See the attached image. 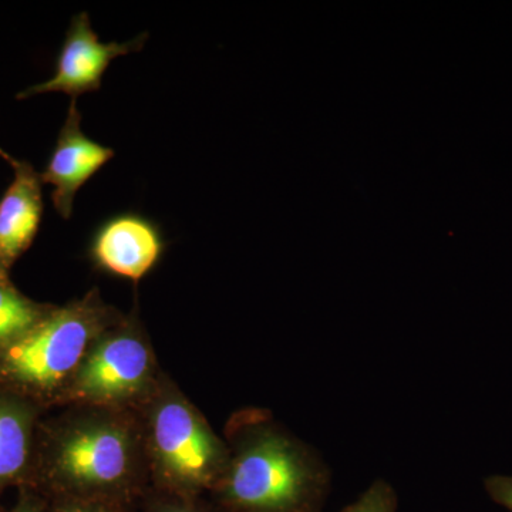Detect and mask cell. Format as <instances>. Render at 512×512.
Returning <instances> with one entry per match:
<instances>
[{
    "label": "cell",
    "instance_id": "cell-1",
    "mask_svg": "<svg viewBox=\"0 0 512 512\" xmlns=\"http://www.w3.org/2000/svg\"><path fill=\"white\" fill-rule=\"evenodd\" d=\"M228 466L211 491L221 512H323L330 471L271 413L241 410L227 424Z\"/></svg>",
    "mask_w": 512,
    "mask_h": 512
},
{
    "label": "cell",
    "instance_id": "cell-2",
    "mask_svg": "<svg viewBox=\"0 0 512 512\" xmlns=\"http://www.w3.org/2000/svg\"><path fill=\"white\" fill-rule=\"evenodd\" d=\"M46 474L57 497L133 507L150 481L136 410L76 406L50 436Z\"/></svg>",
    "mask_w": 512,
    "mask_h": 512
},
{
    "label": "cell",
    "instance_id": "cell-3",
    "mask_svg": "<svg viewBox=\"0 0 512 512\" xmlns=\"http://www.w3.org/2000/svg\"><path fill=\"white\" fill-rule=\"evenodd\" d=\"M154 491L204 497L224 476L229 448L167 376L136 410Z\"/></svg>",
    "mask_w": 512,
    "mask_h": 512
},
{
    "label": "cell",
    "instance_id": "cell-4",
    "mask_svg": "<svg viewBox=\"0 0 512 512\" xmlns=\"http://www.w3.org/2000/svg\"><path fill=\"white\" fill-rule=\"evenodd\" d=\"M123 316L93 289L53 309L23 338L3 348L0 372L20 386L62 397L96 340Z\"/></svg>",
    "mask_w": 512,
    "mask_h": 512
},
{
    "label": "cell",
    "instance_id": "cell-5",
    "mask_svg": "<svg viewBox=\"0 0 512 512\" xmlns=\"http://www.w3.org/2000/svg\"><path fill=\"white\" fill-rule=\"evenodd\" d=\"M160 377L146 330L131 313L96 340L62 397L76 406L137 410Z\"/></svg>",
    "mask_w": 512,
    "mask_h": 512
},
{
    "label": "cell",
    "instance_id": "cell-6",
    "mask_svg": "<svg viewBox=\"0 0 512 512\" xmlns=\"http://www.w3.org/2000/svg\"><path fill=\"white\" fill-rule=\"evenodd\" d=\"M148 33H141L128 42L103 43L94 32L86 12L74 16L57 57L53 76L46 82L30 86L18 99H30L46 93H64L77 100L86 93L97 92L111 62L117 57L143 49Z\"/></svg>",
    "mask_w": 512,
    "mask_h": 512
},
{
    "label": "cell",
    "instance_id": "cell-7",
    "mask_svg": "<svg viewBox=\"0 0 512 512\" xmlns=\"http://www.w3.org/2000/svg\"><path fill=\"white\" fill-rule=\"evenodd\" d=\"M165 241L156 222L124 212L101 222L90 241L89 258L104 274L140 282L163 258Z\"/></svg>",
    "mask_w": 512,
    "mask_h": 512
},
{
    "label": "cell",
    "instance_id": "cell-8",
    "mask_svg": "<svg viewBox=\"0 0 512 512\" xmlns=\"http://www.w3.org/2000/svg\"><path fill=\"white\" fill-rule=\"evenodd\" d=\"M76 101L70 103L55 148L40 174L43 184L52 185L53 207L63 220L72 217L77 192L114 157V150L83 133L82 113Z\"/></svg>",
    "mask_w": 512,
    "mask_h": 512
},
{
    "label": "cell",
    "instance_id": "cell-9",
    "mask_svg": "<svg viewBox=\"0 0 512 512\" xmlns=\"http://www.w3.org/2000/svg\"><path fill=\"white\" fill-rule=\"evenodd\" d=\"M13 177L0 198V275L35 241L43 217L42 178L28 161H13Z\"/></svg>",
    "mask_w": 512,
    "mask_h": 512
},
{
    "label": "cell",
    "instance_id": "cell-10",
    "mask_svg": "<svg viewBox=\"0 0 512 512\" xmlns=\"http://www.w3.org/2000/svg\"><path fill=\"white\" fill-rule=\"evenodd\" d=\"M35 412L28 403L0 399V488L18 480L32 450Z\"/></svg>",
    "mask_w": 512,
    "mask_h": 512
},
{
    "label": "cell",
    "instance_id": "cell-11",
    "mask_svg": "<svg viewBox=\"0 0 512 512\" xmlns=\"http://www.w3.org/2000/svg\"><path fill=\"white\" fill-rule=\"evenodd\" d=\"M53 309L30 301L0 275V348L23 338Z\"/></svg>",
    "mask_w": 512,
    "mask_h": 512
},
{
    "label": "cell",
    "instance_id": "cell-12",
    "mask_svg": "<svg viewBox=\"0 0 512 512\" xmlns=\"http://www.w3.org/2000/svg\"><path fill=\"white\" fill-rule=\"evenodd\" d=\"M399 497L393 485L386 480H376L352 504L340 512H397Z\"/></svg>",
    "mask_w": 512,
    "mask_h": 512
},
{
    "label": "cell",
    "instance_id": "cell-13",
    "mask_svg": "<svg viewBox=\"0 0 512 512\" xmlns=\"http://www.w3.org/2000/svg\"><path fill=\"white\" fill-rule=\"evenodd\" d=\"M146 512H221L211 501L202 497H178V495L154 491L148 498Z\"/></svg>",
    "mask_w": 512,
    "mask_h": 512
},
{
    "label": "cell",
    "instance_id": "cell-14",
    "mask_svg": "<svg viewBox=\"0 0 512 512\" xmlns=\"http://www.w3.org/2000/svg\"><path fill=\"white\" fill-rule=\"evenodd\" d=\"M130 507L104 503V501L83 500V498L57 497L50 512H130Z\"/></svg>",
    "mask_w": 512,
    "mask_h": 512
},
{
    "label": "cell",
    "instance_id": "cell-15",
    "mask_svg": "<svg viewBox=\"0 0 512 512\" xmlns=\"http://www.w3.org/2000/svg\"><path fill=\"white\" fill-rule=\"evenodd\" d=\"M485 488L495 503L512 512V477L494 476L485 481Z\"/></svg>",
    "mask_w": 512,
    "mask_h": 512
},
{
    "label": "cell",
    "instance_id": "cell-16",
    "mask_svg": "<svg viewBox=\"0 0 512 512\" xmlns=\"http://www.w3.org/2000/svg\"><path fill=\"white\" fill-rule=\"evenodd\" d=\"M9 512H46L45 507H43L42 503L36 500V498L30 497V495H25L22 500L16 504V507L13 508L12 511Z\"/></svg>",
    "mask_w": 512,
    "mask_h": 512
},
{
    "label": "cell",
    "instance_id": "cell-17",
    "mask_svg": "<svg viewBox=\"0 0 512 512\" xmlns=\"http://www.w3.org/2000/svg\"><path fill=\"white\" fill-rule=\"evenodd\" d=\"M0 157H2L3 160L8 161L9 164H12L13 161H15V158H13L12 156H9V154L6 153L5 150H2V148H0Z\"/></svg>",
    "mask_w": 512,
    "mask_h": 512
}]
</instances>
